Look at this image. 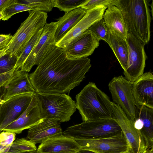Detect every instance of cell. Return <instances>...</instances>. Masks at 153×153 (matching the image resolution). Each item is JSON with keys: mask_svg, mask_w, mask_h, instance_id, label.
Masks as SVG:
<instances>
[{"mask_svg": "<svg viewBox=\"0 0 153 153\" xmlns=\"http://www.w3.org/2000/svg\"><path fill=\"white\" fill-rule=\"evenodd\" d=\"M13 36L10 33L0 34V51L5 49L11 40Z\"/></svg>", "mask_w": 153, "mask_h": 153, "instance_id": "cell-34", "label": "cell"}, {"mask_svg": "<svg viewBox=\"0 0 153 153\" xmlns=\"http://www.w3.org/2000/svg\"><path fill=\"white\" fill-rule=\"evenodd\" d=\"M87 30L99 40H103L106 42L108 37V30L103 18L96 22Z\"/></svg>", "mask_w": 153, "mask_h": 153, "instance_id": "cell-27", "label": "cell"}, {"mask_svg": "<svg viewBox=\"0 0 153 153\" xmlns=\"http://www.w3.org/2000/svg\"><path fill=\"white\" fill-rule=\"evenodd\" d=\"M29 15L22 22L5 50V54H13L18 59L27 42L38 30L46 24L47 13L37 10L29 11Z\"/></svg>", "mask_w": 153, "mask_h": 153, "instance_id": "cell-5", "label": "cell"}, {"mask_svg": "<svg viewBox=\"0 0 153 153\" xmlns=\"http://www.w3.org/2000/svg\"><path fill=\"white\" fill-rule=\"evenodd\" d=\"M57 25V22L45 25L39 40L26 59L20 70L29 72L33 66L38 65L42 61L51 47L55 45L54 35Z\"/></svg>", "mask_w": 153, "mask_h": 153, "instance_id": "cell-11", "label": "cell"}, {"mask_svg": "<svg viewBox=\"0 0 153 153\" xmlns=\"http://www.w3.org/2000/svg\"><path fill=\"white\" fill-rule=\"evenodd\" d=\"M36 10L35 7L26 4L16 2L13 3L4 9L2 12V17L1 19L3 21L8 20L13 15L16 13L26 11Z\"/></svg>", "mask_w": 153, "mask_h": 153, "instance_id": "cell-25", "label": "cell"}, {"mask_svg": "<svg viewBox=\"0 0 153 153\" xmlns=\"http://www.w3.org/2000/svg\"><path fill=\"white\" fill-rule=\"evenodd\" d=\"M146 149V150H145L144 151V152L143 153H146V152H147Z\"/></svg>", "mask_w": 153, "mask_h": 153, "instance_id": "cell-44", "label": "cell"}, {"mask_svg": "<svg viewBox=\"0 0 153 153\" xmlns=\"http://www.w3.org/2000/svg\"><path fill=\"white\" fill-rule=\"evenodd\" d=\"M80 148L95 153H122L129 150L123 132L108 137L94 139H74Z\"/></svg>", "mask_w": 153, "mask_h": 153, "instance_id": "cell-12", "label": "cell"}, {"mask_svg": "<svg viewBox=\"0 0 153 153\" xmlns=\"http://www.w3.org/2000/svg\"><path fill=\"white\" fill-rule=\"evenodd\" d=\"M18 58L13 54H5L0 58V75L6 73L13 69Z\"/></svg>", "mask_w": 153, "mask_h": 153, "instance_id": "cell-29", "label": "cell"}, {"mask_svg": "<svg viewBox=\"0 0 153 153\" xmlns=\"http://www.w3.org/2000/svg\"><path fill=\"white\" fill-rule=\"evenodd\" d=\"M116 0H87L81 8L88 10L100 6H103L107 8L110 5H113Z\"/></svg>", "mask_w": 153, "mask_h": 153, "instance_id": "cell-31", "label": "cell"}, {"mask_svg": "<svg viewBox=\"0 0 153 153\" xmlns=\"http://www.w3.org/2000/svg\"><path fill=\"white\" fill-rule=\"evenodd\" d=\"M23 153H37L36 151H32V152H24Z\"/></svg>", "mask_w": 153, "mask_h": 153, "instance_id": "cell-40", "label": "cell"}, {"mask_svg": "<svg viewBox=\"0 0 153 153\" xmlns=\"http://www.w3.org/2000/svg\"><path fill=\"white\" fill-rule=\"evenodd\" d=\"M122 153H131V152H130V150H128V151H127L125 152Z\"/></svg>", "mask_w": 153, "mask_h": 153, "instance_id": "cell-42", "label": "cell"}, {"mask_svg": "<svg viewBox=\"0 0 153 153\" xmlns=\"http://www.w3.org/2000/svg\"><path fill=\"white\" fill-rule=\"evenodd\" d=\"M126 40L128 54L127 68L123 74L125 78L132 83L144 73L147 58L145 44L128 32Z\"/></svg>", "mask_w": 153, "mask_h": 153, "instance_id": "cell-7", "label": "cell"}, {"mask_svg": "<svg viewBox=\"0 0 153 153\" xmlns=\"http://www.w3.org/2000/svg\"><path fill=\"white\" fill-rule=\"evenodd\" d=\"M15 70L14 68L6 73L0 75V88L7 84L13 76Z\"/></svg>", "mask_w": 153, "mask_h": 153, "instance_id": "cell-33", "label": "cell"}, {"mask_svg": "<svg viewBox=\"0 0 153 153\" xmlns=\"http://www.w3.org/2000/svg\"><path fill=\"white\" fill-rule=\"evenodd\" d=\"M76 108L83 122L112 118L111 101L108 97L89 82L76 96Z\"/></svg>", "mask_w": 153, "mask_h": 153, "instance_id": "cell-3", "label": "cell"}, {"mask_svg": "<svg viewBox=\"0 0 153 153\" xmlns=\"http://www.w3.org/2000/svg\"><path fill=\"white\" fill-rule=\"evenodd\" d=\"M80 149L75 140L64 134L49 138L42 142L37 153H58L76 152Z\"/></svg>", "mask_w": 153, "mask_h": 153, "instance_id": "cell-19", "label": "cell"}, {"mask_svg": "<svg viewBox=\"0 0 153 153\" xmlns=\"http://www.w3.org/2000/svg\"><path fill=\"white\" fill-rule=\"evenodd\" d=\"M60 124L56 119L45 118L29 129L27 138L36 144L49 138L62 135L63 132Z\"/></svg>", "mask_w": 153, "mask_h": 153, "instance_id": "cell-17", "label": "cell"}, {"mask_svg": "<svg viewBox=\"0 0 153 153\" xmlns=\"http://www.w3.org/2000/svg\"><path fill=\"white\" fill-rule=\"evenodd\" d=\"M43 28L37 31L26 44L23 51L18 59L14 68L15 69L20 70L26 59L39 40Z\"/></svg>", "mask_w": 153, "mask_h": 153, "instance_id": "cell-24", "label": "cell"}, {"mask_svg": "<svg viewBox=\"0 0 153 153\" xmlns=\"http://www.w3.org/2000/svg\"><path fill=\"white\" fill-rule=\"evenodd\" d=\"M112 118L118 124L128 142L131 153H143L147 148L140 131L134 127L133 121L118 105L111 102Z\"/></svg>", "mask_w": 153, "mask_h": 153, "instance_id": "cell-9", "label": "cell"}, {"mask_svg": "<svg viewBox=\"0 0 153 153\" xmlns=\"http://www.w3.org/2000/svg\"><path fill=\"white\" fill-rule=\"evenodd\" d=\"M5 90V87L4 86L0 88V111L1 105L4 102L3 96Z\"/></svg>", "mask_w": 153, "mask_h": 153, "instance_id": "cell-36", "label": "cell"}, {"mask_svg": "<svg viewBox=\"0 0 153 153\" xmlns=\"http://www.w3.org/2000/svg\"><path fill=\"white\" fill-rule=\"evenodd\" d=\"M16 134L9 132L0 133V145L4 146H11L16 138Z\"/></svg>", "mask_w": 153, "mask_h": 153, "instance_id": "cell-32", "label": "cell"}, {"mask_svg": "<svg viewBox=\"0 0 153 153\" xmlns=\"http://www.w3.org/2000/svg\"><path fill=\"white\" fill-rule=\"evenodd\" d=\"M11 146L22 153L36 151L37 149L36 144L24 138H17L14 141Z\"/></svg>", "mask_w": 153, "mask_h": 153, "instance_id": "cell-30", "label": "cell"}, {"mask_svg": "<svg viewBox=\"0 0 153 153\" xmlns=\"http://www.w3.org/2000/svg\"><path fill=\"white\" fill-rule=\"evenodd\" d=\"M153 109L144 105H136L135 118L142 121L143 127L140 131L144 139L146 148L153 146Z\"/></svg>", "mask_w": 153, "mask_h": 153, "instance_id": "cell-22", "label": "cell"}, {"mask_svg": "<svg viewBox=\"0 0 153 153\" xmlns=\"http://www.w3.org/2000/svg\"><path fill=\"white\" fill-rule=\"evenodd\" d=\"M132 83L122 75L113 77L108 87L113 102L119 105L128 117L133 121L135 119L136 105L132 91Z\"/></svg>", "mask_w": 153, "mask_h": 153, "instance_id": "cell-8", "label": "cell"}, {"mask_svg": "<svg viewBox=\"0 0 153 153\" xmlns=\"http://www.w3.org/2000/svg\"><path fill=\"white\" fill-rule=\"evenodd\" d=\"M76 153H95L92 151L80 148Z\"/></svg>", "mask_w": 153, "mask_h": 153, "instance_id": "cell-37", "label": "cell"}, {"mask_svg": "<svg viewBox=\"0 0 153 153\" xmlns=\"http://www.w3.org/2000/svg\"><path fill=\"white\" fill-rule=\"evenodd\" d=\"M88 57L72 59L55 45L51 48L34 71L29 74L36 92L66 94L78 85L91 64Z\"/></svg>", "mask_w": 153, "mask_h": 153, "instance_id": "cell-1", "label": "cell"}, {"mask_svg": "<svg viewBox=\"0 0 153 153\" xmlns=\"http://www.w3.org/2000/svg\"><path fill=\"white\" fill-rule=\"evenodd\" d=\"M2 15L1 12H0V20L2 18Z\"/></svg>", "mask_w": 153, "mask_h": 153, "instance_id": "cell-43", "label": "cell"}, {"mask_svg": "<svg viewBox=\"0 0 153 153\" xmlns=\"http://www.w3.org/2000/svg\"><path fill=\"white\" fill-rule=\"evenodd\" d=\"M108 30V34L106 42L112 50L124 71H125L127 68L128 54L126 40Z\"/></svg>", "mask_w": 153, "mask_h": 153, "instance_id": "cell-23", "label": "cell"}, {"mask_svg": "<svg viewBox=\"0 0 153 153\" xmlns=\"http://www.w3.org/2000/svg\"><path fill=\"white\" fill-rule=\"evenodd\" d=\"M54 1V0H16L17 3L33 6L36 10L46 13L52 10Z\"/></svg>", "mask_w": 153, "mask_h": 153, "instance_id": "cell-26", "label": "cell"}, {"mask_svg": "<svg viewBox=\"0 0 153 153\" xmlns=\"http://www.w3.org/2000/svg\"><path fill=\"white\" fill-rule=\"evenodd\" d=\"M99 41L90 31L87 30L73 39L63 49L69 59L88 57L98 47Z\"/></svg>", "mask_w": 153, "mask_h": 153, "instance_id": "cell-14", "label": "cell"}, {"mask_svg": "<svg viewBox=\"0 0 153 153\" xmlns=\"http://www.w3.org/2000/svg\"><path fill=\"white\" fill-rule=\"evenodd\" d=\"M86 11L80 7L65 13L59 19L54 35L55 45L82 19L85 15Z\"/></svg>", "mask_w": 153, "mask_h": 153, "instance_id": "cell-21", "label": "cell"}, {"mask_svg": "<svg viewBox=\"0 0 153 153\" xmlns=\"http://www.w3.org/2000/svg\"><path fill=\"white\" fill-rule=\"evenodd\" d=\"M15 70L12 78L5 86L4 101L16 95L36 92L30 81L29 74L20 70Z\"/></svg>", "mask_w": 153, "mask_h": 153, "instance_id": "cell-18", "label": "cell"}, {"mask_svg": "<svg viewBox=\"0 0 153 153\" xmlns=\"http://www.w3.org/2000/svg\"><path fill=\"white\" fill-rule=\"evenodd\" d=\"M87 0H54V7L65 13L81 7Z\"/></svg>", "mask_w": 153, "mask_h": 153, "instance_id": "cell-28", "label": "cell"}, {"mask_svg": "<svg viewBox=\"0 0 153 153\" xmlns=\"http://www.w3.org/2000/svg\"><path fill=\"white\" fill-rule=\"evenodd\" d=\"M102 18L108 30L124 39H126L128 32L123 15L118 7L113 5H109Z\"/></svg>", "mask_w": 153, "mask_h": 153, "instance_id": "cell-20", "label": "cell"}, {"mask_svg": "<svg viewBox=\"0 0 153 153\" xmlns=\"http://www.w3.org/2000/svg\"><path fill=\"white\" fill-rule=\"evenodd\" d=\"M5 49H4L0 51V58L5 54Z\"/></svg>", "mask_w": 153, "mask_h": 153, "instance_id": "cell-39", "label": "cell"}, {"mask_svg": "<svg viewBox=\"0 0 153 153\" xmlns=\"http://www.w3.org/2000/svg\"><path fill=\"white\" fill-rule=\"evenodd\" d=\"M76 152H63L58 153H76Z\"/></svg>", "mask_w": 153, "mask_h": 153, "instance_id": "cell-41", "label": "cell"}, {"mask_svg": "<svg viewBox=\"0 0 153 153\" xmlns=\"http://www.w3.org/2000/svg\"><path fill=\"white\" fill-rule=\"evenodd\" d=\"M132 91L136 105L153 109V75L143 73L132 83Z\"/></svg>", "mask_w": 153, "mask_h": 153, "instance_id": "cell-15", "label": "cell"}, {"mask_svg": "<svg viewBox=\"0 0 153 153\" xmlns=\"http://www.w3.org/2000/svg\"><path fill=\"white\" fill-rule=\"evenodd\" d=\"M36 93L41 102L47 118L55 119L60 122H67L76 111L75 101L66 94Z\"/></svg>", "mask_w": 153, "mask_h": 153, "instance_id": "cell-6", "label": "cell"}, {"mask_svg": "<svg viewBox=\"0 0 153 153\" xmlns=\"http://www.w3.org/2000/svg\"><path fill=\"white\" fill-rule=\"evenodd\" d=\"M34 94H25L16 95L3 102L0 111V133L25 111Z\"/></svg>", "mask_w": 153, "mask_h": 153, "instance_id": "cell-13", "label": "cell"}, {"mask_svg": "<svg viewBox=\"0 0 153 153\" xmlns=\"http://www.w3.org/2000/svg\"><path fill=\"white\" fill-rule=\"evenodd\" d=\"M146 153H153V147L147 149Z\"/></svg>", "mask_w": 153, "mask_h": 153, "instance_id": "cell-38", "label": "cell"}, {"mask_svg": "<svg viewBox=\"0 0 153 153\" xmlns=\"http://www.w3.org/2000/svg\"><path fill=\"white\" fill-rule=\"evenodd\" d=\"M47 118L41 102L36 92L25 111L3 131L20 134L24 130L30 129Z\"/></svg>", "mask_w": 153, "mask_h": 153, "instance_id": "cell-10", "label": "cell"}, {"mask_svg": "<svg viewBox=\"0 0 153 153\" xmlns=\"http://www.w3.org/2000/svg\"><path fill=\"white\" fill-rule=\"evenodd\" d=\"M113 5L121 11L128 32L145 45L147 44L150 37L149 1L116 0Z\"/></svg>", "mask_w": 153, "mask_h": 153, "instance_id": "cell-2", "label": "cell"}, {"mask_svg": "<svg viewBox=\"0 0 153 153\" xmlns=\"http://www.w3.org/2000/svg\"><path fill=\"white\" fill-rule=\"evenodd\" d=\"M122 132L113 118L98 119L68 128L63 134L74 139H94L112 137Z\"/></svg>", "mask_w": 153, "mask_h": 153, "instance_id": "cell-4", "label": "cell"}, {"mask_svg": "<svg viewBox=\"0 0 153 153\" xmlns=\"http://www.w3.org/2000/svg\"><path fill=\"white\" fill-rule=\"evenodd\" d=\"M107 8L100 6L87 10L84 16L62 39L56 44L58 47L64 49L75 37L79 35L93 23L102 18Z\"/></svg>", "mask_w": 153, "mask_h": 153, "instance_id": "cell-16", "label": "cell"}, {"mask_svg": "<svg viewBox=\"0 0 153 153\" xmlns=\"http://www.w3.org/2000/svg\"><path fill=\"white\" fill-rule=\"evenodd\" d=\"M16 1V0H0V12Z\"/></svg>", "mask_w": 153, "mask_h": 153, "instance_id": "cell-35", "label": "cell"}]
</instances>
